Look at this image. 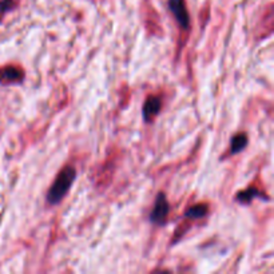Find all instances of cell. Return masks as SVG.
Instances as JSON below:
<instances>
[{
    "instance_id": "obj_5",
    "label": "cell",
    "mask_w": 274,
    "mask_h": 274,
    "mask_svg": "<svg viewBox=\"0 0 274 274\" xmlns=\"http://www.w3.org/2000/svg\"><path fill=\"white\" fill-rule=\"evenodd\" d=\"M160 108H162V100H160V96L150 95V96L144 100V108H142L144 122H152L160 112Z\"/></svg>"
},
{
    "instance_id": "obj_8",
    "label": "cell",
    "mask_w": 274,
    "mask_h": 274,
    "mask_svg": "<svg viewBox=\"0 0 274 274\" xmlns=\"http://www.w3.org/2000/svg\"><path fill=\"white\" fill-rule=\"evenodd\" d=\"M256 196H261V198H266L269 200V198L265 196V192H261L258 188H249L245 192H241L237 194V200L240 204H249L252 202V200H254Z\"/></svg>"
},
{
    "instance_id": "obj_6",
    "label": "cell",
    "mask_w": 274,
    "mask_h": 274,
    "mask_svg": "<svg viewBox=\"0 0 274 274\" xmlns=\"http://www.w3.org/2000/svg\"><path fill=\"white\" fill-rule=\"evenodd\" d=\"M209 213V206L206 204H196L192 208H188L184 212V218L188 221H196V220H200L208 216Z\"/></svg>"
},
{
    "instance_id": "obj_3",
    "label": "cell",
    "mask_w": 274,
    "mask_h": 274,
    "mask_svg": "<svg viewBox=\"0 0 274 274\" xmlns=\"http://www.w3.org/2000/svg\"><path fill=\"white\" fill-rule=\"evenodd\" d=\"M168 8L176 18V23L182 30L190 28V15L186 8L184 0H168Z\"/></svg>"
},
{
    "instance_id": "obj_9",
    "label": "cell",
    "mask_w": 274,
    "mask_h": 274,
    "mask_svg": "<svg viewBox=\"0 0 274 274\" xmlns=\"http://www.w3.org/2000/svg\"><path fill=\"white\" fill-rule=\"evenodd\" d=\"M12 0H0V15H4L6 12H8L10 10L14 8Z\"/></svg>"
},
{
    "instance_id": "obj_4",
    "label": "cell",
    "mask_w": 274,
    "mask_h": 274,
    "mask_svg": "<svg viewBox=\"0 0 274 274\" xmlns=\"http://www.w3.org/2000/svg\"><path fill=\"white\" fill-rule=\"evenodd\" d=\"M24 79V71L16 66H6L0 68V84H15Z\"/></svg>"
},
{
    "instance_id": "obj_7",
    "label": "cell",
    "mask_w": 274,
    "mask_h": 274,
    "mask_svg": "<svg viewBox=\"0 0 274 274\" xmlns=\"http://www.w3.org/2000/svg\"><path fill=\"white\" fill-rule=\"evenodd\" d=\"M248 135L245 132H240V134H236L230 140V154L232 156H236L238 152H241L242 150H245V148L248 146Z\"/></svg>"
},
{
    "instance_id": "obj_1",
    "label": "cell",
    "mask_w": 274,
    "mask_h": 274,
    "mask_svg": "<svg viewBox=\"0 0 274 274\" xmlns=\"http://www.w3.org/2000/svg\"><path fill=\"white\" fill-rule=\"evenodd\" d=\"M75 178H76V170L74 166H66L62 168L47 192V196H46L47 202L50 204H59L64 198L66 194L70 192L71 186L75 182Z\"/></svg>"
},
{
    "instance_id": "obj_2",
    "label": "cell",
    "mask_w": 274,
    "mask_h": 274,
    "mask_svg": "<svg viewBox=\"0 0 274 274\" xmlns=\"http://www.w3.org/2000/svg\"><path fill=\"white\" fill-rule=\"evenodd\" d=\"M168 212H170V204L168 202V198L164 196V192H160L156 198V204L150 214V221L154 225L164 226L168 221Z\"/></svg>"
}]
</instances>
